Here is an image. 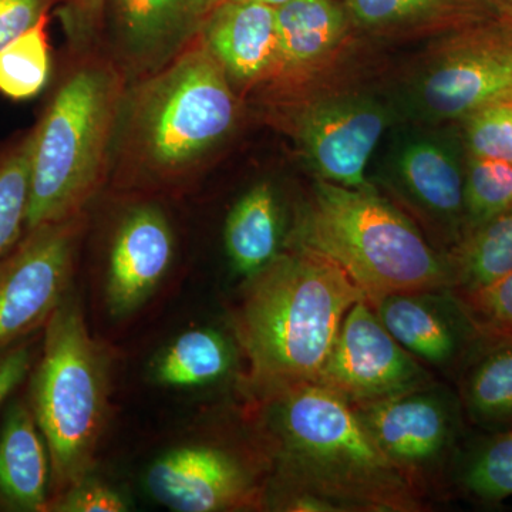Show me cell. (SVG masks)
Here are the masks:
<instances>
[{"instance_id":"cell-1","label":"cell","mask_w":512,"mask_h":512,"mask_svg":"<svg viewBox=\"0 0 512 512\" xmlns=\"http://www.w3.org/2000/svg\"><path fill=\"white\" fill-rule=\"evenodd\" d=\"M363 299L342 268L305 248L279 252L249 276L234 328L252 393L266 400L318 382L343 319Z\"/></svg>"},{"instance_id":"cell-2","label":"cell","mask_w":512,"mask_h":512,"mask_svg":"<svg viewBox=\"0 0 512 512\" xmlns=\"http://www.w3.org/2000/svg\"><path fill=\"white\" fill-rule=\"evenodd\" d=\"M289 493L316 495L338 511H417L420 490L373 439L355 406L319 383L265 400Z\"/></svg>"},{"instance_id":"cell-3","label":"cell","mask_w":512,"mask_h":512,"mask_svg":"<svg viewBox=\"0 0 512 512\" xmlns=\"http://www.w3.org/2000/svg\"><path fill=\"white\" fill-rule=\"evenodd\" d=\"M293 241L342 268L370 305L393 293L454 288L448 254L431 247L372 185L350 188L319 178Z\"/></svg>"},{"instance_id":"cell-4","label":"cell","mask_w":512,"mask_h":512,"mask_svg":"<svg viewBox=\"0 0 512 512\" xmlns=\"http://www.w3.org/2000/svg\"><path fill=\"white\" fill-rule=\"evenodd\" d=\"M109 397L110 357L90 335L79 303L66 296L45 323L29 403L49 450L56 495L93 470Z\"/></svg>"},{"instance_id":"cell-5","label":"cell","mask_w":512,"mask_h":512,"mask_svg":"<svg viewBox=\"0 0 512 512\" xmlns=\"http://www.w3.org/2000/svg\"><path fill=\"white\" fill-rule=\"evenodd\" d=\"M110 70L89 66L60 86L33 130L26 232L76 217L99 184L119 100Z\"/></svg>"},{"instance_id":"cell-6","label":"cell","mask_w":512,"mask_h":512,"mask_svg":"<svg viewBox=\"0 0 512 512\" xmlns=\"http://www.w3.org/2000/svg\"><path fill=\"white\" fill-rule=\"evenodd\" d=\"M235 121L237 100L227 73L207 47H197L141 87L131 106V138L147 168L175 174L217 147Z\"/></svg>"},{"instance_id":"cell-7","label":"cell","mask_w":512,"mask_h":512,"mask_svg":"<svg viewBox=\"0 0 512 512\" xmlns=\"http://www.w3.org/2000/svg\"><path fill=\"white\" fill-rule=\"evenodd\" d=\"M450 35L414 87L413 106L431 124L512 99V23L497 16Z\"/></svg>"},{"instance_id":"cell-8","label":"cell","mask_w":512,"mask_h":512,"mask_svg":"<svg viewBox=\"0 0 512 512\" xmlns=\"http://www.w3.org/2000/svg\"><path fill=\"white\" fill-rule=\"evenodd\" d=\"M77 221L43 225L0 259V349L45 326L72 281Z\"/></svg>"},{"instance_id":"cell-9","label":"cell","mask_w":512,"mask_h":512,"mask_svg":"<svg viewBox=\"0 0 512 512\" xmlns=\"http://www.w3.org/2000/svg\"><path fill=\"white\" fill-rule=\"evenodd\" d=\"M319 384L367 404L389 399L431 383L420 360L393 338L366 299L356 302L343 319Z\"/></svg>"},{"instance_id":"cell-10","label":"cell","mask_w":512,"mask_h":512,"mask_svg":"<svg viewBox=\"0 0 512 512\" xmlns=\"http://www.w3.org/2000/svg\"><path fill=\"white\" fill-rule=\"evenodd\" d=\"M355 409L386 457L419 490L421 478L444 463L460 431V402L439 384L427 383Z\"/></svg>"},{"instance_id":"cell-11","label":"cell","mask_w":512,"mask_h":512,"mask_svg":"<svg viewBox=\"0 0 512 512\" xmlns=\"http://www.w3.org/2000/svg\"><path fill=\"white\" fill-rule=\"evenodd\" d=\"M466 161L460 131H421L394 146L390 163L400 197L453 248L466 235Z\"/></svg>"},{"instance_id":"cell-12","label":"cell","mask_w":512,"mask_h":512,"mask_svg":"<svg viewBox=\"0 0 512 512\" xmlns=\"http://www.w3.org/2000/svg\"><path fill=\"white\" fill-rule=\"evenodd\" d=\"M392 120L389 107L373 97H330L305 110L299 138L320 180L366 188L367 164Z\"/></svg>"},{"instance_id":"cell-13","label":"cell","mask_w":512,"mask_h":512,"mask_svg":"<svg viewBox=\"0 0 512 512\" xmlns=\"http://www.w3.org/2000/svg\"><path fill=\"white\" fill-rule=\"evenodd\" d=\"M157 503L177 512L239 510L261 504V491L242 461L224 448L190 444L158 457L146 476Z\"/></svg>"},{"instance_id":"cell-14","label":"cell","mask_w":512,"mask_h":512,"mask_svg":"<svg viewBox=\"0 0 512 512\" xmlns=\"http://www.w3.org/2000/svg\"><path fill=\"white\" fill-rule=\"evenodd\" d=\"M393 338L420 362L454 365L480 340L454 289L393 293L373 303Z\"/></svg>"},{"instance_id":"cell-15","label":"cell","mask_w":512,"mask_h":512,"mask_svg":"<svg viewBox=\"0 0 512 512\" xmlns=\"http://www.w3.org/2000/svg\"><path fill=\"white\" fill-rule=\"evenodd\" d=\"M174 258V235L161 210L151 205L126 215L111 245L106 301L116 318L137 311L156 291Z\"/></svg>"},{"instance_id":"cell-16","label":"cell","mask_w":512,"mask_h":512,"mask_svg":"<svg viewBox=\"0 0 512 512\" xmlns=\"http://www.w3.org/2000/svg\"><path fill=\"white\" fill-rule=\"evenodd\" d=\"M218 0H109L130 69L154 72L200 35Z\"/></svg>"},{"instance_id":"cell-17","label":"cell","mask_w":512,"mask_h":512,"mask_svg":"<svg viewBox=\"0 0 512 512\" xmlns=\"http://www.w3.org/2000/svg\"><path fill=\"white\" fill-rule=\"evenodd\" d=\"M204 45L224 72L252 82L279 64L276 9L254 0H218L202 26Z\"/></svg>"},{"instance_id":"cell-18","label":"cell","mask_w":512,"mask_h":512,"mask_svg":"<svg viewBox=\"0 0 512 512\" xmlns=\"http://www.w3.org/2000/svg\"><path fill=\"white\" fill-rule=\"evenodd\" d=\"M52 464L29 404L16 402L0 429V503L10 510L46 511Z\"/></svg>"},{"instance_id":"cell-19","label":"cell","mask_w":512,"mask_h":512,"mask_svg":"<svg viewBox=\"0 0 512 512\" xmlns=\"http://www.w3.org/2000/svg\"><path fill=\"white\" fill-rule=\"evenodd\" d=\"M350 22L384 36L451 33L497 18L493 0H342Z\"/></svg>"},{"instance_id":"cell-20","label":"cell","mask_w":512,"mask_h":512,"mask_svg":"<svg viewBox=\"0 0 512 512\" xmlns=\"http://www.w3.org/2000/svg\"><path fill=\"white\" fill-rule=\"evenodd\" d=\"M282 239L281 207L274 188L258 184L242 195L225 222V249L238 275H255L278 256Z\"/></svg>"},{"instance_id":"cell-21","label":"cell","mask_w":512,"mask_h":512,"mask_svg":"<svg viewBox=\"0 0 512 512\" xmlns=\"http://www.w3.org/2000/svg\"><path fill=\"white\" fill-rule=\"evenodd\" d=\"M275 9L279 64L292 69L329 55L350 22L342 3L336 0H288Z\"/></svg>"},{"instance_id":"cell-22","label":"cell","mask_w":512,"mask_h":512,"mask_svg":"<svg viewBox=\"0 0 512 512\" xmlns=\"http://www.w3.org/2000/svg\"><path fill=\"white\" fill-rule=\"evenodd\" d=\"M478 346L481 350L464 377L461 403L483 429L511 430L512 339H480Z\"/></svg>"},{"instance_id":"cell-23","label":"cell","mask_w":512,"mask_h":512,"mask_svg":"<svg viewBox=\"0 0 512 512\" xmlns=\"http://www.w3.org/2000/svg\"><path fill=\"white\" fill-rule=\"evenodd\" d=\"M234 349L214 329L188 330L160 353L151 367L158 384L170 387H198L217 383L231 372Z\"/></svg>"},{"instance_id":"cell-24","label":"cell","mask_w":512,"mask_h":512,"mask_svg":"<svg viewBox=\"0 0 512 512\" xmlns=\"http://www.w3.org/2000/svg\"><path fill=\"white\" fill-rule=\"evenodd\" d=\"M454 291L471 292L512 271V205L468 232L450 252Z\"/></svg>"},{"instance_id":"cell-25","label":"cell","mask_w":512,"mask_h":512,"mask_svg":"<svg viewBox=\"0 0 512 512\" xmlns=\"http://www.w3.org/2000/svg\"><path fill=\"white\" fill-rule=\"evenodd\" d=\"M43 16L33 28L0 50V92L13 100L42 92L50 74V52Z\"/></svg>"},{"instance_id":"cell-26","label":"cell","mask_w":512,"mask_h":512,"mask_svg":"<svg viewBox=\"0 0 512 512\" xmlns=\"http://www.w3.org/2000/svg\"><path fill=\"white\" fill-rule=\"evenodd\" d=\"M32 150L33 131L0 160V259L26 231Z\"/></svg>"},{"instance_id":"cell-27","label":"cell","mask_w":512,"mask_h":512,"mask_svg":"<svg viewBox=\"0 0 512 512\" xmlns=\"http://www.w3.org/2000/svg\"><path fill=\"white\" fill-rule=\"evenodd\" d=\"M511 205L512 164L467 154L464 175L466 235Z\"/></svg>"},{"instance_id":"cell-28","label":"cell","mask_w":512,"mask_h":512,"mask_svg":"<svg viewBox=\"0 0 512 512\" xmlns=\"http://www.w3.org/2000/svg\"><path fill=\"white\" fill-rule=\"evenodd\" d=\"M463 484L468 493L488 503L512 497V429L500 431L474 451Z\"/></svg>"},{"instance_id":"cell-29","label":"cell","mask_w":512,"mask_h":512,"mask_svg":"<svg viewBox=\"0 0 512 512\" xmlns=\"http://www.w3.org/2000/svg\"><path fill=\"white\" fill-rule=\"evenodd\" d=\"M460 124L467 154L512 164V99L474 111Z\"/></svg>"},{"instance_id":"cell-30","label":"cell","mask_w":512,"mask_h":512,"mask_svg":"<svg viewBox=\"0 0 512 512\" xmlns=\"http://www.w3.org/2000/svg\"><path fill=\"white\" fill-rule=\"evenodd\" d=\"M456 293L480 339H512V271L484 288Z\"/></svg>"},{"instance_id":"cell-31","label":"cell","mask_w":512,"mask_h":512,"mask_svg":"<svg viewBox=\"0 0 512 512\" xmlns=\"http://www.w3.org/2000/svg\"><path fill=\"white\" fill-rule=\"evenodd\" d=\"M46 511L123 512L127 511V503L119 491L87 477L82 483L55 495L47 503Z\"/></svg>"},{"instance_id":"cell-32","label":"cell","mask_w":512,"mask_h":512,"mask_svg":"<svg viewBox=\"0 0 512 512\" xmlns=\"http://www.w3.org/2000/svg\"><path fill=\"white\" fill-rule=\"evenodd\" d=\"M52 0H0V50L33 28Z\"/></svg>"},{"instance_id":"cell-33","label":"cell","mask_w":512,"mask_h":512,"mask_svg":"<svg viewBox=\"0 0 512 512\" xmlns=\"http://www.w3.org/2000/svg\"><path fill=\"white\" fill-rule=\"evenodd\" d=\"M109 0H69L64 10V25L76 45H86L96 35Z\"/></svg>"},{"instance_id":"cell-34","label":"cell","mask_w":512,"mask_h":512,"mask_svg":"<svg viewBox=\"0 0 512 512\" xmlns=\"http://www.w3.org/2000/svg\"><path fill=\"white\" fill-rule=\"evenodd\" d=\"M32 357L29 343H13L8 348L0 349V404L28 377L32 369Z\"/></svg>"},{"instance_id":"cell-35","label":"cell","mask_w":512,"mask_h":512,"mask_svg":"<svg viewBox=\"0 0 512 512\" xmlns=\"http://www.w3.org/2000/svg\"><path fill=\"white\" fill-rule=\"evenodd\" d=\"M498 16L512 23V0H493Z\"/></svg>"},{"instance_id":"cell-36","label":"cell","mask_w":512,"mask_h":512,"mask_svg":"<svg viewBox=\"0 0 512 512\" xmlns=\"http://www.w3.org/2000/svg\"><path fill=\"white\" fill-rule=\"evenodd\" d=\"M254 2L265 3V5L274 6V8H278V6L284 5L288 0H254Z\"/></svg>"}]
</instances>
